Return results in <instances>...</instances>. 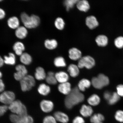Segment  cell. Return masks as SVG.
I'll return each instance as SVG.
<instances>
[{
	"mask_svg": "<svg viewBox=\"0 0 123 123\" xmlns=\"http://www.w3.org/2000/svg\"><path fill=\"white\" fill-rule=\"evenodd\" d=\"M84 95L81 93L78 87L72 89L71 92L66 97L64 103L66 107L71 109L74 106L77 105L84 101Z\"/></svg>",
	"mask_w": 123,
	"mask_h": 123,
	"instance_id": "cell-1",
	"label": "cell"
},
{
	"mask_svg": "<svg viewBox=\"0 0 123 123\" xmlns=\"http://www.w3.org/2000/svg\"><path fill=\"white\" fill-rule=\"evenodd\" d=\"M20 18L21 22L27 29L36 28L40 23V19L37 15L34 14L30 16L25 12L21 13Z\"/></svg>",
	"mask_w": 123,
	"mask_h": 123,
	"instance_id": "cell-2",
	"label": "cell"
},
{
	"mask_svg": "<svg viewBox=\"0 0 123 123\" xmlns=\"http://www.w3.org/2000/svg\"><path fill=\"white\" fill-rule=\"evenodd\" d=\"M8 108L12 113L17 114L21 117L28 115L26 107L19 100H15L8 105Z\"/></svg>",
	"mask_w": 123,
	"mask_h": 123,
	"instance_id": "cell-3",
	"label": "cell"
},
{
	"mask_svg": "<svg viewBox=\"0 0 123 123\" xmlns=\"http://www.w3.org/2000/svg\"><path fill=\"white\" fill-rule=\"evenodd\" d=\"M110 80L108 77L103 74H99L92 78L91 84L95 88L101 89L108 85Z\"/></svg>",
	"mask_w": 123,
	"mask_h": 123,
	"instance_id": "cell-4",
	"label": "cell"
},
{
	"mask_svg": "<svg viewBox=\"0 0 123 123\" xmlns=\"http://www.w3.org/2000/svg\"><path fill=\"white\" fill-rule=\"evenodd\" d=\"M21 90L26 92L31 90L34 86L36 83L34 77L31 75H27L20 81Z\"/></svg>",
	"mask_w": 123,
	"mask_h": 123,
	"instance_id": "cell-5",
	"label": "cell"
},
{
	"mask_svg": "<svg viewBox=\"0 0 123 123\" xmlns=\"http://www.w3.org/2000/svg\"><path fill=\"white\" fill-rule=\"evenodd\" d=\"M14 93L10 91H6L0 94V102L4 105L8 106L15 100Z\"/></svg>",
	"mask_w": 123,
	"mask_h": 123,
	"instance_id": "cell-6",
	"label": "cell"
},
{
	"mask_svg": "<svg viewBox=\"0 0 123 123\" xmlns=\"http://www.w3.org/2000/svg\"><path fill=\"white\" fill-rule=\"evenodd\" d=\"M95 64V61L92 57L87 56L83 57L79 60L78 63V67L79 68H83L90 69L93 68Z\"/></svg>",
	"mask_w": 123,
	"mask_h": 123,
	"instance_id": "cell-7",
	"label": "cell"
},
{
	"mask_svg": "<svg viewBox=\"0 0 123 123\" xmlns=\"http://www.w3.org/2000/svg\"><path fill=\"white\" fill-rule=\"evenodd\" d=\"M15 69L16 72L14 74V77L17 81H20L28 75V70L26 68L23 64L17 65Z\"/></svg>",
	"mask_w": 123,
	"mask_h": 123,
	"instance_id": "cell-8",
	"label": "cell"
},
{
	"mask_svg": "<svg viewBox=\"0 0 123 123\" xmlns=\"http://www.w3.org/2000/svg\"><path fill=\"white\" fill-rule=\"evenodd\" d=\"M40 106L43 112L49 113L53 110L54 105L51 101L48 100H43L40 103Z\"/></svg>",
	"mask_w": 123,
	"mask_h": 123,
	"instance_id": "cell-9",
	"label": "cell"
},
{
	"mask_svg": "<svg viewBox=\"0 0 123 123\" xmlns=\"http://www.w3.org/2000/svg\"><path fill=\"white\" fill-rule=\"evenodd\" d=\"M27 29L24 26H20L15 30V35L17 38L22 39L25 38L28 34Z\"/></svg>",
	"mask_w": 123,
	"mask_h": 123,
	"instance_id": "cell-10",
	"label": "cell"
},
{
	"mask_svg": "<svg viewBox=\"0 0 123 123\" xmlns=\"http://www.w3.org/2000/svg\"><path fill=\"white\" fill-rule=\"evenodd\" d=\"M86 25L91 30L96 28L99 25V23L96 18L94 16L87 17L86 19Z\"/></svg>",
	"mask_w": 123,
	"mask_h": 123,
	"instance_id": "cell-11",
	"label": "cell"
},
{
	"mask_svg": "<svg viewBox=\"0 0 123 123\" xmlns=\"http://www.w3.org/2000/svg\"><path fill=\"white\" fill-rule=\"evenodd\" d=\"M54 116L57 121L61 123H68L69 120L68 115L62 112H55L54 114Z\"/></svg>",
	"mask_w": 123,
	"mask_h": 123,
	"instance_id": "cell-12",
	"label": "cell"
},
{
	"mask_svg": "<svg viewBox=\"0 0 123 123\" xmlns=\"http://www.w3.org/2000/svg\"><path fill=\"white\" fill-rule=\"evenodd\" d=\"M59 91L63 94L68 95L71 92V84L68 82L60 84L58 86Z\"/></svg>",
	"mask_w": 123,
	"mask_h": 123,
	"instance_id": "cell-13",
	"label": "cell"
},
{
	"mask_svg": "<svg viewBox=\"0 0 123 123\" xmlns=\"http://www.w3.org/2000/svg\"><path fill=\"white\" fill-rule=\"evenodd\" d=\"M82 53L80 50L76 48H73L69 50V56L71 59L76 61L81 58Z\"/></svg>",
	"mask_w": 123,
	"mask_h": 123,
	"instance_id": "cell-14",
	"label": "cell"
},
{
	"mask_svg": "<svg viewBox=\"0 0 123 123\" xmlns=\"http://www.w3.org/2000/svg\"><path fill=\"white\" fill-rule=\"evenodd\" d=\"M93 110L90 106L83 105L80 110V113L82 116L85 117H91L93 114Z\"/></svg>",
	"mask_w": 123,
	"mask_h": 123,
	"instance_id": "cell-15",
	"label": "cell"
},
{
	"mask_svg": "<svg viewBox=\"0 0 123 123\" xmlns=\"http://www.w3.org/2000/svg\"><path fill=\"white\" fill-rule=\"evenodd\" d=\"M44 69L41 67H38L35 70L34 78L38 81H41L45 79L47 76Z\"/></svg>",
	"mask_w": 123,
	"mask_h": 123,
	"instance_id": "cell-16",
	"label": "cell"
},
{
	"mask_svg": "<svg viewBox=\"0 0 123 123\" xmlns=\"http://www.w3.org/2000/svg\"><path fill=\"white\" fill-rule=\"evenodd\" d=\"M7 22L9 27L13 30H15L20 26L19 20L16 16H12L9 18Z\"/></svg>",
	"mask_w": 123,
	"mask_h": 123,
	"instance_id": "cell-17",
	"label": "cell"
},
{
	"mask_svg": "<svg viewBox=\"0 0 123 123\" xmlns=\"http://www.w3.org/2000/svg\"><path fill=\"white\" fill-rule=\"evenodd\" d=\"M13 49L15 54L20 56L24 53L23 52L25 49V47L23 43L18 41L14 44Z\"/></svg>",
	"mask_w": 123,
	"mask_h": 123,
	"instance_id": "cell-18",
	"label": "cell"
},
{
	"mask_svg": "<svg viewBox=\"0 0 123 123\" xmlns=\"http://www.w3.org/2000/svg\"><path fill=\"white\" fill-rule=\"evenodd\" d=\"M76 6L80 11L84 12L88 11L90 8L88 1L86 0H79L76 4Z\"/></svg>",
	"mask_w": 123,
	"mask_h": 123,
	"instance_id": "cell-19",
	"label": "cell"
},
{
	"mask_svg": "<svg viewBox=\"0 0 123 123\" xmlns=\"http://www.w3.org/2000/svg\"><path fill=\"white\" fill-rule=\"evenodd\" d=\"M55 76L57 82L61 83L68 82L69 77L68 74L65 72H58L55 74Z\"/></svg>",
	"mask_w": 123,
	"mask_h": 123,
	"instance_id": "cell-20",
	"label": "cell"
},
{
	"mask_svg": "<svg viewBox=\"0 0 123 123\" xmlns=\"http://www.w3.org/2000/svg\"><path fill=\"white\" fill-rule=\"evenodd\" d=\"M50 91L49 86L44 83L40 84L37 88L38 93L43 96H47L50 93Z\"/></svg>",
	"mask_w": 123,
	"mask_h": 123,
	"instance_id": "cell-21",
	"label": "cell"
},
{
	"mask_svg": "<svg viewBox=\"0 0 123 123\" xmlns=\"http://www.w3.org/2000/svg\"><path fill=\"white\" fill-rule=\"evenodd\" d=\"M20 56V61L23 65H28L31 64L33 59L30 54L24 53Z\"/></svg>",
	"mask_w": 123,
	"mask_h": 123,
	"instance_id": "cell-22",
	"label": "cell"
},
{
	"mask_svg": "<svg viewBox=\"0 0 123 123\" xmlns=\"http://www.w3.org/2000/svg\"><path fill=\"white\" fill-rule=\"evenodd\" d=\"M4 59V63L7 65L13 66L16 63V56L13 53H9L8 56H5Z\"/></svg>",
	"mask_w": 123,
	"mask_h": 123,
	"instance_id": "cell-23",
	"label": "cell"
},
{
	"mask_svg": "<svg viewBox=\"0 0 123 123\" xmlns=\"http://www.w3.org/2000/svg\"><path fill=\"white\" fill-rule=\"evenodd\" d=\"M91 82L89 80L83 79L80 81L78 85V88L81 91L84 92L91 85Z\"/></svg>",
	"mask_w": 123,
	"mask_h": 123,
	"instance_id": "cell-24",
	"label": "cell"
},
{
	"mask_svg": "<svg viewBox=\"0 0 123 123\" xmlns=\"http://www.w3.org/2000/svg\"><path fill=\"white\" fill-rule=\"evenodd\" d=\"M79 68L78 66L72 64L69 66L68 68V71L71 76L73 78H75L79 74Z\"/></svg>",
	"mask_w": 123,
	"mask_h": 123,
	"instance_id": "cell-25",
	"label": "cell"
},
{
	"mask_svg": "<svg viewBox=\"0 0 123 123\" xmlns=\"http://www.w3.org/2000/svg\"><path fill=\"white\" fill-rule=\"evenodd\" d=\"M96 41L97 44L100 47H104L106 46L108 43V39L107 36L104 35H100L97 37Z\"/></svg>",
	"mask_w": 123,
	"mask_h": 123,
	"instance_id": "cell-26",
	"label": "cell"
},
{
	"mask_svg": "<svg viewBox=\"0 0 123 123\" xmlns=\"http://www.w3.org/2000/svg\"><path fill=\"white\" fill-rule=\"evenodd\" d=\"M105 117L101 113L95 114L91 117L90 121L91 123H103Z\"/></svg>",
	"mask_w": 123,
	"mask_h": 123,
	"instance_id": "cell-27",
	"label": "cell"
},
{
	"mask_svg": "<svg viewBox=\"0 0 123 123\" xmlns=\"http://www.w3.org/2000/svg\"><path fill=\"white\" fill-rule=\"evenodd\" d=\"M44 45L46 48L49 50H53L57 47L58 43L55 39H47L44 41Z\"/></svg>",
	"mask_w": 123,
	"mask_h": 123,
	"instance_id": "cell-28",
	"label": "cell"
},
{
	"mask_svg": "<svg viewBox=\"0 0 123 123\" xmlns=\"http://www.w3.org/2000/svg\"><path fill=\"white\" fill-rule=\"evenodd\" d=\"M100 102V98L98 95L93 94L89 97L87 102L90 105L96 106L98 105Z\"/></svg>",
	"mask_w": 123,
	"mask_h": 123,
	"instance_id": "cell-29",
	"label": "cell"
},
{
	"mask_svg": "<svg viewBox=\"0 0 123 123\" xmlns=\"http://www.w3.org/2000/svg\"><path fill=\"white\" fill-rule=\"evenodd\" d=\"M46 82L50 85H55L57 81L55 76V74L53 72L50 71L47 73L45 79Z\"/></svg>",
	"mask_w": 123,
	"mask_h": 123,
	"instance_id": "cell-30",
	"label": "cell"
},
{
	"mask_svg": "<svg viewBox=\"0 0 123 123\" xmlns=\"http://www.w3.org/2000/svg\"><path fill=\"white\" fill-rule=\"evenodd\" d=\"M54 63L55 65L57 67H64L66 65L65 60L62 57H58L55 58Z\"/></svg>",
	"mask_w": 123,
	"mask_h": 123,
	"instance_id": "cell-31",
	"label": "cell"
},
{
	"mask_svg": "<svg viewBox=\"0 0 123 123\" xmlns=\"http://www.w3.org/2000/svg\"><path fill=\"white\" fill-rule=\"evenodd\" d=\"M65 22L62 18H58L55 20V25L57 29L59 30H62L64 28Z\"/></svg>",
	"mask_w": 123,
	"mask_h": 123,
	"instance_id": "cell-32",
	"label": "cell"
},
{
	"mask_svg": "<svg viewBox=\"0 0 123 123\" xmlns=\"http://www.w3.org/2000/svg\"><path fill=\"white\" fill-rule=\"evenodd\" d=\"M79 0H66L64 1V4L66 7V10L69 11L73 8L75 4H76Z\"/></svg>",
	"mask_w": 123,
	"mask_h": 123,
	"instance_id": "cell-33",
	"label": "cell"
},
{
	"mask_svg": "<svg viewBox=\"0 0 123 123\" xmlns=\"http://www.w3.org/2000/svg\"><path fill=\"white\" fill-rule=\"evenodd\" d=\"M18 123H34L33 117L28 115L25 116L21 117Z\"/></svg>",
	"mask_w": 123,
	"mask_h": 123,
	"instance_id": "cell-34",
	"label": "cell"
},
{
	"mask_svg": "<svg viewBox=\"0 0 123 123\" xmlns=\"http://www.w3.org/2000/svg\"><path fill=\"white\" fill-rule=\"evenodd\" d=\"M120 96L117 92H114L112 94V96L110 99L108 101L109 104L113 105L116 103L119 100Z\"/></svg>",
	"mask_w": 123,
	"mask_h": 123,
	"instance_id": "cell-35",
	"label": "cell"
},
{
	"mask_svg": "<svg viewBox=\"0 0 123 123\" xmlns=\"http://www.w3.org/2000/svg\"><path fill=\"white\" fill-rule=\"evenodd\" d=\"M115 118L118 122L123 123V111L119 110L115 113Z\"/></svg>",
	"mask_w": 123,
	"mask_h": 123,
	"instance_id": "cell-36",
	"label": "cell"
},
{
	"mask_svg": "<svg viewBox=\"0 0 123 123\" xmlns=\"http://www.w3.org/2000/svg\"><path fill=\"white\" fill-rule=\"evenodd\" d=\"M114 43L115 46L117 48L121 49L123 47V37H118L115 39Z\"/></svg>",
	"mask_w": 123,
	"mask_h": 123,
	"instance_id": "cell-37",
	"label": "cell"
},
{
	"mask_svg": "<svg viewBox=\"0 0 123 123\" xmlns=\"http://www.w3.org/2000/svg\"><path fill=\"white\" fill-rule=\"evenodd\" d=\"M57 121L54 116L48 115L44 118L43 123H57Z\"/></svg>",
	"mask_w": 123,
	"mask_h": 123,
	"instance_id": "cell-38",
	"label": "cell"
},
{
	"mask_svg": "<svg viewBox=\"0 0 123 123\" xmlns=\"http://www.w3.org/2000/svg\"><path fill=\"white\" fill-rule=\"evenodd\" d=\"M21 117V116L17 114L12 113L10 115L9 119L12 123H18Z\"/></svg>",
	"mask_w": 123,
	"mask_h": 123,
	"instance_id": "cell-39",
	"label": "cell"
},
{
	"mask_svg": "<svg viewBox=\"0 0 123 123\" xmlns=\"http://www.w3.org/2000/svg\"><path fill=\"white\" fill-rule=\"evenodd\" d=\"M8 110V106L4 105H0V117L4 115Z\"/></svg>",
	"mask_w": 123,
	"mask_h": 123,
	"instance_id": "cell-40",
	"label": "cell"
},
{
	"mask_svg": "<svg viewBox=\"0 0 123 123\" xmlns=\"http://www.w3.org/2000/svg\"><path fill=\"white\" fill-rule=\"evenodd\" d=\"M72 123H85V122L82 117L77 116L73 119Z\"/></svg>",
	"mask_w": 123,
	"mask_h": 123,
	"instance_id": "cell-41",
	"label": "cell"
},
{
	"mask_svg": "<svg viewBox=\"0 0 123 123\" xmlns=\"http://www.w3.org/2000/svg\"><path fill=\"white\" fill-rule=\"evenodd\" d=\"M117 93L120 97H123V85L120 84L117 87Z\"/></svg>",
	"mask_w": 123,
	"mask_h": 123,
	"instance_id": "cell-42",
	"label": "cell"
},
{
	"mask_svg": "<svg viewBox=\"0 0 123 123\" xmlns=\"http://www.w3.org/2000/svg\"><path fill=\"white\" fill-rule=\"evenodd\" d=\"M5 86L4 81L1 79H0V93H1L4 91Z\"/></svg>",
	"mask_w": 123,
	"mask_h": 123,
	"instance_id": "cell-43",
	"label": "cell"
},
{
	"mask_svg": "<svg viewBox=\"0 0 123 123\" xmlns=\"http://www.w3.org/2000/svg\"><path fill=\"white\" fill-rule=\"evenodd\" d=\"M6 13L3 9L0 8V20L2 19L5 18Z\"/></svg>",
	"mask_w": 123,
	"mask_h": 123,
	"instance_id": "cell-44",
	"label": "cell"
},
{
	"mask_svg": "<svg viewBox=\"0 0 123 123\" xmlns=\"http://www.w3.org/2000/svg\"><path fill=\"white\" fill-rule=\"evenodd\" d=\"M112 94L108 92H106L104 93V97L105 99L108 101L110 99L112 96Z\"/></svg>",
	"mask_w": 123,
	"mask_h": 123,
	"instance_id": "cell-45",
	"label": "cell"
},
{
	"mask_svg": "<svg viewBox=\"0 0 123 123\" xmlns=\"http://www.w3.org/2000/svg\"><path fill=\"white\" fill-rule=\"evenodd\" d=\"M4 64V58H3L0 56V68L2 67Z\"/></svg>",
	"mask_w": 123,
	"mask_h": 123,
	"instance_id": "cell-46",
	"label": "cell"
},
{
	"mask_svg": "<svg viewBox=\"0 0 123 123\" xmlns=\"http://www.w3.org/2000/svg\"><path fill=\"white\" fill-rule=\"evenodd\" d=\"M2 76L3 74L2 73H1V72L0 71V79H1V78L2 77Z\"/></svg>",
	"mask_w": 123,
	"mask_h": 123,
	"instance_id": "cell-47",
	"label": "cell"
},
{
	"mask_svg": "<svg viewBox=\"0 0 123 123\" xmlns=\"http://www.w3.org/2000/svg\"><path fill=\"white\" fill-rule=\"evenodd\" d=\"M1 1H2V0H0V2H1Z\"/></svg>",
	"mask_w": 123,
	"mask_h": 123,
	"instance_id": "cell-48",
	"label": "cell"
}]
</instances>
